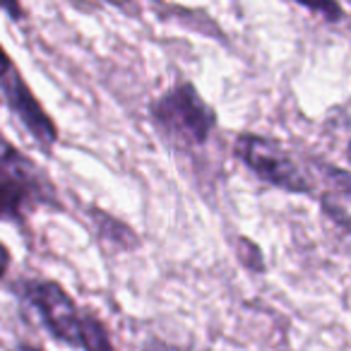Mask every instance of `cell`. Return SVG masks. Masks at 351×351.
Returning a JSON list of instances; mask_svg holds the SVG:
<instances>
[{"mask_svg": "<svg viewBox=\"0 0 351 351\" xmlns=\"http://www.w3.org/2000/svg\"><path fill=\"white\" fill-rule=\"evenodd\" d=\"M84 351H116L104 322L94 313H82V346Z\"/></svg>", "mask_w": 351, "mask_h": 351, "instance_id": "obj_6", "label": "cell"}, {"mask_svg": "<svg viewBox=\"0 0 351 351\" xmlns=\"http://www.w3.org/2000/svg\"><path fill=\"white\" fill-rule=\"evenodd\" d=\"M53 205L58 197L44 169L0 135V221L25 224L34 210Z\"/></svg>", "mask_w": 351, "mask_h": 351, "instance_id": "obj_1", "label": "cell"}, {"mask_svg": "<svg viewBox=\"0 0 351 351\" xmlns=\"http://www.w3.org/2000/svg\"><path fill=\"white\" fill-rule=\"evenodd\" d=\"M0 10L15 22L25 20V8H22L20 0H0Z\"/></svg>", "mask_w": 351, "mask_h": 351, "instance_id": "obj_8", "label": "cell"}, {"mask_svg": "<svg viewBox=\"0 0 351 351\" xmlns=\"http://www.w3.org/2000/svg\"><path fill=\"white\" fill-rule=\"evenodd\" d=\"M293 3H298V5L311 12H317V15H322L330 22H339L344 17V10H341L337 0H293Z\"/></svg>", "mask_w": 351, "mask_h": 351, "instance_id": "obj_7", "label": "cell"}, {"mask_svg": "<svg viewBox=\"0 0 351 351\" xmlns=\"http://www.w3.org/2000/svg\"><path fill=\"white\" fill-rule=\"evenodd\" d=\"M15 70V63L10 60V56H8V51L3 49V44H0V80L8 77V75Z\"/></svg>", "mask_w": 351, "mask_h": 351, "instance_id": "obj_10", "label": "cell"}, {"mask_svg": "<svg viewBox=\"0 0 351 351\" xmlns=\"http://www.w3.org/2000/svg\"><path fill=\"white\" fill-rule=\"evenodd\" d=\"M17 351H41V349H36V346H32V344H20Z\"/></svg>", "mask_w": 351, "mask_h": 351, "instance_id": "obj_11", "label": "cell"}, {"mask_svg": "<svg viewBox=\"0 0 351 351\" xmlns=\"http://www.w3.org/2000/svg\"><path fill=\"white\" fill-rule=\"evenodd\" d=\"M0 89H3L5 104L15 113V118H20V123L27 128V132L49 152L58 142V128L51 121L46 108L39 104V99L32 94L29 84L22 80L20 70L15 68L8 77L0 80Z\"/></svg>", "mask_w": 351, "mask_h": 351, "instance_id": "obj_5", "label": "cell"}, {"mask_svg": "<svg viewBox=\"0 0 351 351\" xmlns=\"http://www.w3.org/2000/svg\"><path fill=\"white\" fill-rule=\"evenodd\" d=\"M349 161H351V142H349Z\"/></svg>", "mask_w": 351, "mask_h": 351, "instance_id": "obj_12", "label": "cell"}, {"mask_svg": "<svg viewBox=\"0 0 351 351\" xmlns=\"http://www.w3.org/2000/svg\"><path fill=\"white\" fill-rule=\"evenodd\" d=\"M236 154L258 178H263L269 186H277L287 193H303V195L313 191L311 176L298 164L296 156L269 137L239 135Z\"/></svg>", "mask_w": 351, "mask_h": 351, "instance_id": "obj_3", "label": "cell"}, {"mask_svg": "<svg viewBox=\"0 0 351 351\" xmlns=\"http://www.w3.org/2000/svg\"><path fill=\"white\" fill-rule=\"evenodd\" d=\"M10 265H12V255H10V250H8V245L3 243V241H0V279H3L8 274Z\"/></svg>", "mask_w": 351, "mask_h": 351, "instance_id": "obj_9", "label": "cell"}, {"mask_svg": "<svg viewBox=\"0 0 351 351\" xmlns=\"http://www.w3.org/2000/svg\"><path fill=\"white\" fill-rule=\"evenodd\" d=\"M152 118L166 135L183 145H205L217 116L191 82H181L152 104Z\"/></svg>", "mask_w": 351, "mask_h": 351, "instance_id": "obj_2", "label": "cell"}, {"mask_svg": "<svg viewBox=\"0 0 351 351\" xmlns=\"http://www.w3.org/2000/svg\"><path fill=\"white\" fill-rule=\"evenodd\" d=\"M25 298L53 339L68 346H82V313L58 282H29L25 287Z\"/></svg>", "mask_w": 351, "mask_h": 351, "instance_id": "obj_4", "label": "cell"}]
</instances>
